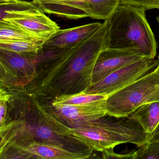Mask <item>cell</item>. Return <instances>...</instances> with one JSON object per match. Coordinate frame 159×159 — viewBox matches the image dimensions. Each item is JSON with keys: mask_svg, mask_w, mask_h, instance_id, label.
I'll use <instances>...</instances> for the list:
<instances>
[{"mask_svg": "<svg viewBox=\"0 0 159 159\" xmlns=\"http://www.w3.org/2000/svg\"><path fill=\"white\" fill-rule=\"evenodd\" d=\"M0 87H5L8 89H10L13 87V84L11 79L1 62H0Z\"/></svg>", "mask_w": 159, "mask_h": 159, "instance_id": "cell-22", "label": "cell"}, {"mask_svg": "<svg viewBox=\"0 0 159 159\" xmlns=\"http://www.w3.org/2000/svg\"><path fill=\"white\" fill-rule=\"evenodd\" d=\"M107 20L90 37L79 44L45 54L37 64V77L24 91L35 100L83 91L92 84L93 72L100 51L105 48Z\"/></svg>", "mask_w": 159, "mask_h": 159, "instance_id": "cell-1", "label": "cell"}, {"mask_svg": "<svg viewBox=\"0 0 159 159\" xmlns=\"http://www.w3.org/2000/svg\"><path fill=\"white\" fill-rule=\"evenodd\" d=\"M159 63V60L143 58L111 73L100 81L91 84L83 91L87 94L109 96L155 72Z\"/></svg>", "mask_w": 159, "mask_h": 159, "instance_id": "cell-6", "label": "cell"}, {"mask_svg": "<svg viewBox=\"0 0 159 159\" xmlns=\"http://www.w3.org/2000/svg\"><path fill=\"white\" fill-rule=\"evenodd\" d=\"M144 58L147 57L140 56L130 50L103 49L100 51L96 59L93 72L92 84L122 67Z\"/></svg>", "mask_w": 159, "mask_h": 159, "instance_id": "cell-9", "label": "cell"}, {"mask_svg": "<svg viewBox=\"0 0 159 159\" xmlns=\"http://www.w3.org/2000/svg\"><path fill=\"white\" fill-rule=\"evenodd\" d=\"M99 22L69 29L59 30L43 44V49H61L71 47L84 41L95 33L101 27Z\"/></svg>", "mask_w": 159, "mask_h": 159, "instance_id": "cell-10", "label": "cell"}, {"mask_svg": "<svg viewBox=\"0 0 159 159\" xmlns=\"http://www.w3.org/2000/svg\"><path fill=\"white\" fill-rule=\"evenodd\" d=\"M34 159H85L89 158L92 152L72 151L48 144L34 142L23 148Z\"/></svg>", "mask_w": 159, "mask_h": 159, "instance_id": "cell-12", "label": "cell"}, {"mask_svg": "<svg viewBox=\"0 0 159 159\" xmlns=\"http://www.w3.org/2000/svg\"><path fill=\"white\" fill-rule=\"evenodd\" d=\"M10 98L11 93L9 90L0 87V132L11 124Z\"/></svg>", "mask_w": 159, "mask_h": 159, "instance_id": "cell-18", "label": "cell"}, {"mask_svg": "<svg viewBox=\"0 0 159 159\" xmlns=\"http://www.w3.org/2000/svg\"><path fill=\"white\" fill-rule=\"evenodd\" d=\"M37 101L50 114L70 128H76L107 115L106 100L82 105Z\"/></svg>", "mask_w": 159, "mask_h": 159, "instance_id": "cell-7", "label": "cell"}, {"mask_svg": "<svg viewBox=\"0 0 159 159\" xmlns=\"http://www.w3.org/2000/svg\"><path fill=\"white\" fill-rule=\"evenodd\" d=\"M133 152L134 159H159V141L148 142Z\"/></svg>", "mask_w": 159, "mask_h": 159, "instance_id": "cell-19", "label": "cell"}, {"mask_svg": "<svg viewBox=\"0 0 159 159\" xmlns=\"http://www.w3.org/2000/svg\"><path fill=\"white\" fill-rule=\"evenodd\" d=\"M34 159L33 156L21 147L8 143L0 155V159Z\"/></svg>", "mask_w": 159, "mask_h": 159, "instance_id": "cell-20", "label": "cell"}, {"mask_svg": "<svg viewBox=\"0 0 159 159\" xmlns=\"http://www.w3.org/2000/svg\"><path fill=\"white\" fill-rule=\"evenodd\" d=\"M9 0H0V3H6L8 2Z\"/></svg>", "mask_w": 159, "mask_h": 159, "instance_id": "cell-27", "label": "cell"}, {"mask_svg": "<svg viewBox=\"0 0 159 159\" xmlns=\"http://www.w3.org/2000/svg\"><path fill=\"white\" fill-rule=\"evenodd\" d=\"M120 3L133 6L145 11L154 8L159 9V0H120Z\"/></svg>", "mask_w": 159, "mask_h": 159, "instance_id": "cell-21", "label": "cell"}, {"mask_svg": "<svg viewBox=\"0 0 159 159\" xmlns=\"http://www.w3.org/2000/svg\"><path fill=\"white\" fill-rule=\"evenodd\" d=\"M120 0H33L42 12L69 19L90 17L106 20Z\"/></svg>", "mask_w": 159, "mask_h": 159, "instance_id": "cell-5", "label": "cell"}, {"mask_svg": "<svg viewBox=\"0 0 159 159\" xmlns=\"http://www.w3.org/2000/svg\"><path fill=\"white\" fill-rule=\"evenodd\" d=\"M143 9L119 4L107 20L108 30L105 48L130 50L155 58L157 44Z\"/></svg>", "mask_w": 159, "mask_h": 159, "instance_id": "cell-2", "label": "cell"}, {"mask_svg": "<svg viewBox=\"0 0 159 159\" xmlns=\"http://www.w3.org/2000/svg\"><path fill=\"white\" fill-rule=\"evenodd\" d=\"M113 149H108L103 151L102 158L104 159H134L133 152L128 154H116L113 151Z\"/></svg>", "mask_w": 159, "mask_h": 159, "instance_id": "cell-23", "label": "cell"}, {"mask_svg": "<svg viewBox=\"0 0 159 159\" xmlns=\"http://www.w3.org/2000/svg\"><path fill=\"white\" fill-rule=\"evenodd\" d=\"M8 143L9 142L7 138L6 134L4 129L2 131L0 132V155Z\"/></svg>", "mask_w": 159, "mask_h": 159, "instance_id": "cell-24", "label": "cell"}, {"mask_svg": "<svg viewBox=\"0 0 159 159\" xmlns=\"http://www.w3.org/2000/svg\"><path fill=\"white\" fill-rule=\"evenodd\" d=\"M6 20L45 41L60 30L56 22L42 11L21 17Z\"/></svg>", "mask_w": 159, "mask_h": 159, "instance_id": "cell-11", "label": "cell"}, {"mask_svg": "<svg viewBox=\"0 0 159 159\" xmlns=\"http://www.w3.org/2000/svg\"><path fill=\"white\" fill-rule=\"evenodd\" d=\"M37 55H25L0 48V62L13 84V87L9 90L24 88L35 79L37 77L35 62Z\"/></svg>", "mask_w": 159, "mask_h": 159, "instance_id": "cell-8", "label": "cell"}, {"mask_svg": "<svg viewBox=\"0 0 159 159\" xmlns=\"http://www.w3.org/2000/svg\"><path fill=\"white\" fill-rule=\"evenodd\" d=\"M44 41H16L0 42V48L25 55H35L38 54Z\"/></svg>", "mask_w": 159, "mask_h": 159, "instance_id": "cell-17", "label": "cell"}, {"mask_svg": "<svg viewBox=\"0 0 159 159\" xmlns=\"http://www.w3.org/2000/svg\"><path fill=\"white\" fill-rule=\"evenodd\" d=\"M158 101L159 75L155 71L107 96V115L114 118L129 116L141 105Z\"/></svg>", "mask_w": 159, "mask_h": 159, "instance_id": "cell-4", "label": "cell"}, {"mask_svg": "<svg viewBox=\"0 0 159 159\" xmlns=\"http://www.w3.org/2000/svg\"><path fill=\"white\" fill-rule=\"evenodd\" d=\"M104 117L76 128L70 127L69 133L92 151L102 152L126 143L140 147L148 143V133L129 116L115 118L114 120Z\"/></svg>", "mask_w": 159, "mask_h": 159, "instance_id": "cell-3", "label": "cell"}, {"mask_svg": "<svg viewBox=\"0 0 159 159\" xmlns=\"http://www.w3.org/2000/svg\"><path fill=\"white\" fill-rule=\"evenodd\" d=\"M158 59H159V55L158 56ZM155 72H156L159 75V64L158 66V67H157V69H156V70H155Z\"/></svg>", "mask_w": 159, "mask_h": 159, "instance_id": "cell-26", "label": "cell"}, {"mask_svg": "<svg viewBox=\"0 0 159 159\" xmlns=\"http://www.w3.org/2000/svg\"><path fill=\"white\" fill-rule=\"evenodd\" d=\"M129 116L138 121L147 133L151 134L159 124V101L141 105Z\"/></svg>", "mask_w": 159, "mask_h": 159, "instance_id": "cell-13", "label": "cell"}, {"mask_svg": "<svg viewBox=\"0 0 159 159\" xmlns=\"http://www.w3.org/2000/svg\"><path fill=\"white\" fill-rule=\"evenodd\" d=\"M107 98V96L103 94H87L84 91H81L75 94L58 96L51 100L50 102L53 104L82 105L106 100Z\"/></svg>", "mask_w": 159, "mask_h": 159, "instance_id": "cell-16", "label": "cell"}, {"mask_svg": "<svg viewBox=\"0 0 159 159\" xmlns=\"http://www.w3.org/2000/svg\"><path fill=\"white\" fill-rule=\"evenodd\" d=\"M157 20L158 22L159 25V15L157 17Z\"/></svg>", "mask_w": 159, "mask_h": 159, "instance_id": "cell-28", "label": "cell"}, {"mask_svg": "<svg viewBox=\"0 0 159 159\" xmlns=\"http://www.w3.org/2000/svg\"><path fill=\"white\" fill-rule=\"evenodd\" d=\"M45 41L6 19L0 21V42Z\"/></svg>", "mask_w": 159, "mask_h": 159, "instance_id": "cell-15", "label": "cell"}, {"mask_svg": "<svg viewBox=\"0 0 159 159\" xmlns=\"http://www.w3.org/2000/svg\"><path fill=\"white\" fill-rule=\"evenodd\" d=\"M159 141V124L157 129L151 134H148V142Z\"/></svg>", "mask_w": 159, "mask_h": 159, "instance_id": "cell-25", "label": "cell"}, {"mask_svg": "<svg viewBox=\"0 0 159 159\" xmlns=\"http://www.w3.org/2000/svg\"><path fill=\"white\" fill-rule=\"evenodd\" d=\"M40 12L39 7L32 2L9 0L7 2L0 3V21L21 17Z\"/></svg>", "mask_w": 159, "mask_h": 159, "instance_id": "cell-14", "label": "cell"}]
</instances>
